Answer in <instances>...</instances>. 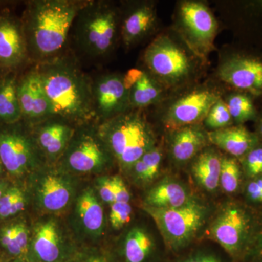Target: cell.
Wrapping results in <instances>:
<instances>
[{"label":"cell","instance_id":"6da1fadb","mask_svg":"<svg viewBox=\"0 0 262 262\" xmlns=\"http://www.w3.org/2000/svg\"><path fill=\"white\" fill-rule=\"evenodd\" d=\"M35 66L55 115L76 126L97 123L93 79L81 69L73 53L65 51Z\"/></svg>","mask_w":262,"mask_h":262},{"label":"cell","instance_id":"7a4b0ae2","mask_svg":"<svg viewBox=\"0 0 262 262\" xmlns=\"http://www.w3.org/2000/svg\"><path fill=\"white\" fill-rule=\"evenodd\" d=\"M86 0H32L24 10L23 23L29 61L35 64L64 53L79 10Z\"/></svg>","mask_w":262,"mask_h":262},{"label":"cell","instance_id":"3957f363","mask_svg":"<svg viewBox=\"0 0 262 262\" xmlns=\"http://www.w3.org/2000/svg\"><path fill=\"white\" fill-rule=\"evenodd\" d=\"M97 127L117 166L125 174L156 146L154 132L141 110H129L98 123Z\"/></svg>","mask_w":262,"mask_h":262},{"label":"cell","instance_id":"277c9868","mask_svg":"<svg viewBox=\"0 0 262 262\" xmlns=\"http://www.w3.org/2000/svg\"><path fill=\"white\" fill-rule=\"evenodd\" d=\"M120 29L116 8L107 2L87 0L79 10L72 31L79 51L89 58H99L113 51Z\"/></svg>","mask_w":262,"mask_h":262},{"label":"cell","instance_id":"5b68a950","mask_svg":"<svg viewBox=\"0 0 262 262\" xmlns=\"http://www.w3.org/2000/svg\"><path fill=\"white\" fill-rule=\"evenodd\" d=\"M85 182L57 165H46L26 181L31 213L34 215H65Z\"/></svg>","mask_w":262,"mask_h":262},{"label":"cell","instance_id":"8992f818","mask_svg":"<svg viewBox=\"0 0 262 262\" xmlns=\"http://www.w3.org/2000/svg\"><path fill=\"white\" fill-rule=\"evenodd\" d=\"M56 165L83 179L110 174V170L117 166L98 133L97 123L84 124L76 127L70 144Z\"/></svg>","mask_w":262,"mask_h":262},{"label":"cell","instance_id":"52a82bcc","mask_svg":"<svg viewBox=\"0 0 262 262\" xmlns=\"http://www.w3.org/2000/svg\"><path fill=\"white\" fill-rule=\"evenodd\" d=\"M0 160L8 179L15 182H26L32 174L48 165L32 127L23 120L0 124Z\"/></svg>","mask_w":262,"mask_h":262},{"label":"cell","instance_id":"ba28073f","mask_svg":"<svg viewBox=\"0 0 262 262\" xmlns=\"http://www.w3.org/2000/svg\"><path fill=\"white\" fill-rule=\"evenodd\" d=\"M81 248L64 215H32L29 262H70Z\"/></svg>","mask_w":262,"mask_h":262},{"label":"cell","instance_id":"9c48e42d","mask_svg":"<svg viewBox=\"0 0 262 262\" xmlns=\"http://www.w3.org/2000/svg\"><path fill=\"white\" fill-rule=\"evenodd\" d=\"M64 217L81 248L101 246L107 229V215L91 182L84 183Z\"/></svg>","mask_w":262,"mask_h":262},{"label":"cell","instance_id":"30bf717a","mask_svg":"<svg viewBox=\"0 0 262 262\" xmlns=\"http://www.w3.org/2000/svg\"><path fill=\"white\" fill-rule=\"evenodd\" d=\"M143 58L150 75L168 87L187 82L194 72L192 57L168 36L155 38L146 48Z\"/></svg>","mask_w":262,"mask_h":262},{"label":"cell","instance_id":"8fae6325","mask_svg":"<svg viewBox=\"0 0 262 262\" xmlns=\"http://www.w3.org/2000/svg\"><path fill=\"white\" fill-rule=\"evenodd\" d=\"M153 219L165 244L177 251L189 244L206 222L207 208L192 200L177 208H158L143 206Z\"/></svg>","mask_w":262,"mask_h":262},{"label":"cell","instance_id":"7c38bea8","mask_svg":"<svg viewBox=\"0 0 262 262\" xmlns=\"http://www.w3.org/2000/svg\"><path fill=\"white\" fill-rule=\"evenodd\" d=\"M181 28L196 54L204 56L213 48L218 24L211 10L201 3L185 2L179 9Z\"/></svg>","mask_w":262,"mask_h":262},{"label":"cell","instance_id":"4fadbf2b","mask_svg":"<svg viewBox=\"0 0 262 262\" xmlns=\"http://www.w3.org/2000/svg\"><path fill=\"white\" fill-rule=\"evenodd\" d=\"M93 98L97 124L130 110L123 75L105 74L93 79Z\"/></svg>","mask_w":262,"mask_h":262},{"label":"cell","instance_id":"5bb4252c","mask_svg":"<svg viewBox=\"0 0 262 262\" xmlns=\"http://www.w3.org/2000/svg\"><path fill=\"white\" fill-rule=\"evenodd\" d=\"M249 215L234 205L225 207L212 223V238L232 256L241 252L246 244L251 227Z\"/></svg>","mask_w":262,"mask_h":262},{"label":"cell","instance_id":"9a60e30c","mask_svg":"<svg viewBox=\"0 0 262 262\" xmlns=\"http://www.w3.org/2000/svg\"><path fill=\"white\" fill-rule=\"evenodd\" d=\"M18 97L22 120L30 126L54 116L36 66L18 80Z\"/></svg>","mask_w":262,"mask_h":262},{"label":"cell","instance_id":"2e32d148","mask_svg":"<svg viewBox=\"0 0 262 262\" xmlns=\"http://www.w3.org/2000/svg\"><path fill=\"white\" fill-rule=\"evenodd\" d=\"M31 127L38 147L50 165H56L61 159L77 127L57 115Z\"/></svg>","mask_w":262,"mask_h":262},{"label":"cell","instance_id":"e0dca14e","mask_svg":"<svg viewBox=\"0 0 262 262\" xmlns=\"http://www.w3.org/2000/svg\"><path fill=\"white\" fill-rule=\"evenodd\" d=\"M29 61L21 19L9 13H0V68L15 72Z\"/></svg>","mask_w":262,"mask_h":262},{"label":"cell","instance_id":"ac0fdd59","mask_svg":"<svg viewBox=\"0 0 262 262\" xmlns=\"http://www.w3.org/2000/svg\"><path fill=\"white\" fill-rule=\"evenodd\" d=\"M220 95L210 89L192 91L171 105L165 116L169 127L177 129L194 125L206 118L212 106L220 99Z\"/></svg>","mask_w":262,"mask_h":262},{"label":"cell","instance_id":"d6986e66","mask_svg":"<svg viewBox=\"0 0 262 262\" xmlns=\"http://www.w3.org/2000/svg\"><path fill=\"white\" fill-rule=\"evenodd\" d=\"M222 82L254 95L262 94V61L235 56L222 63L218 72Z\"/></svg>","mask_w":262,"mask_h":262},{"label":"cell","instance_id":"ffe728a7","mask_svg":"<svg viewBox=\"0 0 262 262\" xmlns=\"http://www.w3.org/2000/svg\"><path fill=\"white\" fill-rule=\"evenodd\" d=\"M32 222V213L27 212L0 223V259H28Z\"/></svg>","mask_w":262,"mask_h":262},{"label":"cell","instance_id":"44dd1931","mask_svg":"<svg viewBox=\"0 0 262 262\" xmlns=\"http://www.w3.org/2000/svg\"><path fill=\"white\" fill-rule=\"evenodd\" d=\"M123 77L128 91L131 110L147 107L158 102L161 98L162 89L159 82L146 71L131 69Z\"/></svg>","mask_w":262,"mask_h":262},{"label":"cell","instance_id":"7402d4cb","mask_svg":"<svg viewBox=\"0 0 262 262\" xmlns=\"http://www.w3.org/2000/svg\"><path fill=\"white\" fill-rule=\"evenodd\" d=\"M155 251L152 235L144 226L139 225L127 229L119 246L122 262H150Z\"/></svg>","mask_w":262,"mask_h":262},{"label":"cell","instance_id":"603a6c76","mask_svg":"<svg viewBox=\"0 0 262 262\" xmlns=\"http://www.w3.org/2000/svg\"><path fill=\"white\" fill-rule=\"evenodd\" d=\"M156 15L152 5L140 3L127 13L120 25V34L127 48L145 37L154 26Z\"/></svg>","mask_w":262,"mask_h":262},{"label":"cell","instance_id":"cb8c5ba5","mask_svg":"<svg viewBox=\"0 0 262 262\" xmlns=\"http://www.w3.org/2000/svg\"><path fill=\"white\" fill-rule=\"evenodd\" d=\"M212 144L234 157L246 156L256 147L257 137L243 126L227 127L208 134Z\"/></svg>","mask_w":262,"mask_h":262},{"label":"cell","instance_id":"d4e9b609","mask_svg":"<svg viewBox=\"0 0 262 262\" xmlns=\"http://www.w3.org/2000/svg\"><path fill=\"white\" fill-rule=\"evenodd\" d=\"M192 198L179 183L165 180L151 187L146 192L144 206L158 208H177L184 206Z\"/></svg>","mask_w":262,"mask_h":262},{"label":"cell","instance_id":"484cf974","mask_svg":"<svg viewBox=\"0 0 262 262\" xmlns=\"http://www.w3.org/2000/svg\"><path fill=\"white\" fill-rule=\"evenodd\" d=\"M208 140V134L194 125L177 129L172 138V156L179 163L187 162L206 145Z\"/></svg>","mask_w":262,"mask_h":262},{"label":"cell","instance_id":"4316f807","mask_svg":"<svg viewBox=\"0 0 262 262\" xmlns=\"http://www.w3.org/2000/svg\"><path fill=\"white\" fill-rule=\"evenodd\" d=\"M18 81L15 72H6L0 77V124L15 123L22 120Z\"/></svg>","mask_w":262,"mask_h":262},{"label":"cell","instance_id":"83f0119b","mask_svg":"<svg viewBox=\"0 0 262 262\" xmlns=\"http://www.w3.org/2000/svg\"><path fill=\"white\" fill-rule=\"evenodd\" d=\"M31 212V200L26 182L10 183L0 199V223Z\"/></svg>","mask_w":262,"mask_h":262},{"label":"cell","instance_id":"f1b7e54d","mask_svg":"<svg viewBox=\"0 0 262 262\" xmlns=\"http://www.w3.org/2000/svg\"><path fill=\"white\" fill-rule=\"evenodd\" d=\"M222 158L213 150H206L198 155L192 164L194 178L206 190L214 191L220 185Z\"/></svg>","mask_w":262,"mask_h":262},{"label":"cell","instance_id":"f546056e","mask_svg":"<svg viewBox=\"0 0 262 262\" xmlns=\"http://www.w3.org/2000/svg\"><path fill=\"white\" fill-rule=\"evenodd\" d=\"M162 158L163 153L161 149L155 146L132 165L127 175L137 185H147L158 177L161 166Z\"/></svg>","mask_w":262,"mask_h":262},{"label":"cell","instance_id":"4dcf8cb0","mask_svg":"<svg viewBox=\"0 0 262 262\" xmlns=\"http://www.w3.org/2000/svg\"><path fill=\"white\" fill-rule=\"evenodd\" d=\"M232 120L243 123L252 120L256 115L254 105L251 98L243 94L230 95L225 101Z\"/></svg>","mask_w":262,"mask_h":262},{"label":"cell","instance_id":"1f68e13d","mask_svg":"<svg viewBox=\"0 0 262 262\" xmlns=\"http://www.w3.org/2000/svg\"><path fill=\"white\" fill-rule=\"evenodd\" d=\"M241 171L239 164L234 158H222L220 184L227 193H234L237 190L241 183Z\"/></svg>","mask_w":262,"mask_h":262},{"label":"cell","instance_id":"d6a6232c","mask_svg":"<svg viewBox=\"0 0 262 262\" xmlns=\"http://www.w3.org/2000/svg\"><path fill=\"white\" fill-rule=\"evenodd\" d=\"M204 120L206 126L213 130L225 128L232 121L227 103L222 98L212 106Z\"/></svg>","mask_w":262,"mask_h":262},{"label":"cell","instance_id":"836d02e7","mask_svg":"<svg viewBox=\"0 0 262 262\" xmlns=\"http://www.w3.org/2000/svg\"><path fill=\"white\" fill-rule=\"evenodd\" d=\"M108 207V224L112 229L115 231L120 230L130 223L133 214L130 203L115 202Z\"/></svg>","mask_w":262,"mask_h":262},{"label":"cell","instance_id":"e575fe53","mask_svg":"<svg viewBox=\"0 0 262 262\" xmlns=\"http://www.w3.org/2000/svg\"><path fill=\"white\" fill-rule=\"evenodd\" d=\"M96 194L105 206H110L115 203L113 175L106 174L95 177L91 182Z\"/></svg>","mask_w":262,"mask_h":262},{"label":"cell","instance_id":"d590c367","mask_svg":"<svg viewBox=\"0 0 262 262\" xmlns=\"http://www.w3.org/2000/svg\"><path fill=\"white\" fill-rule=\"evenodd\" d=\"M70 262H113L110 254L101 246L81 248Z\"/></svg>","mask_w":262,"mask_h":262},{"label":"cell","instance_id":"8d00e7d4","mask_svg":"<svg viewBox=\"0 0 262 262\" xmlns=\"http://www.w3.org/2000/svg\"><path fill=\"white\" fill-rule=\"evenodd\" d=\"M245 168L249 177L262 175V147L256 146L246 155Z\"/></svg>","mask_w":262,"mask_h":262},{"label":"cell","instance_id":"74e56055","mask_svg":"<svg viewBox=\"0 0 262 262\" xmlns=\"http://www.w3.org/2000/svg\"><path fill=\"white\" fill-rule=\"evenodd\" d=\"M115 202L130 203L131 194L128 188L120 175H113Z\"/></svg>","mask_w":262,"mask_h":262},{"label":"cell","instance_id":"f35d334b","mask_svg":"<svg viewBox=\"0 0 262 262\" xmlns=\"http://www.w3.org/2000/svg\"><path fill=\"white\" fill-rule=\"evenodd\" d=\"M247 194L253 202H262V178L256 179L248 184Z\"/></svg>","mask_w":262,"mask_h":262},{"label":"cell","instance_id":"ab89813d","mask_svg":"<svg viewBox=\"0 0 262 262\" xmlns=\"http://www.w3.org/2000/svg\"><path fill=\"white\" fill-rule=\"evenodd\" d=\"M249 255L253 262H262V228L254 239Z\"/></svg>","mask_w":262,"mask_h":262},{"label":"cell","instance_id":"60d3db41","mask_svg":"<svg viewBox=\"0 0 262 262\" xmlns=\"http://www.w3.org/2000/svg\"><path fill=\"white\" fill-rule=\"evenodd\" d=\"M178 262H222L216 256L210 253H198Z\"/></svg>","mask_w":262,"mask_h":262},{"label":"cell","instance_id":"b9f144b4","mask_svg":"<svg viewBox=\"0 0 262 262\" xmlns=\"http://www.w3.org/2000/svg\"><path fill=\"white\" fill-rule=\"evenodd\" d=\"M10 183H11V181H10V179H8V180L3 185H2L1 187H0V199H1L2 196L3 195V194H4L5 191H6L7 188H8V186L10 185Z\"/></svg>","mask_w":262,"mask_h":262},{"label":"cell","instance_id":"7bdbcfd3","mask_svg":"<svg viewBox=\"0 0 262 262\" xmlns=\"http://www.w3.org/2000/svg\"><path fill=\"white\" fill-rule=\"evenodd\" d=\"M0 262H29L27 258H10V259H0Z\"/></svg>","mask_w":262,"mask_h":262},{"label":"cell","instance_id":"ee69618b","mask_svg":"<svg viewBox=\"0 0 262 262\" xmlns=\"http://www.w3.org/2000/svg\"><path fill=\"white\" fill-rule=\"evenodd\" d=\"M0 179H8L6 172H5L4 166H3L1 160H0Z\"/></svg>","mask_w":262,"mask_h":262},{"label":"cell","instance_id":"f6af8a7d","mask_svg":"<svg viewBox=\"0 0 262 262\" xmlns=\"http://www.w3.org/2000/svg\"><path fill=\"white\" fill-rule=\"evenodd\" d=\"M260 134H261V135L262 136V120L261 124H260Z\"/></svg>","mask_w":262,"mask_h":262}]
</instances>
